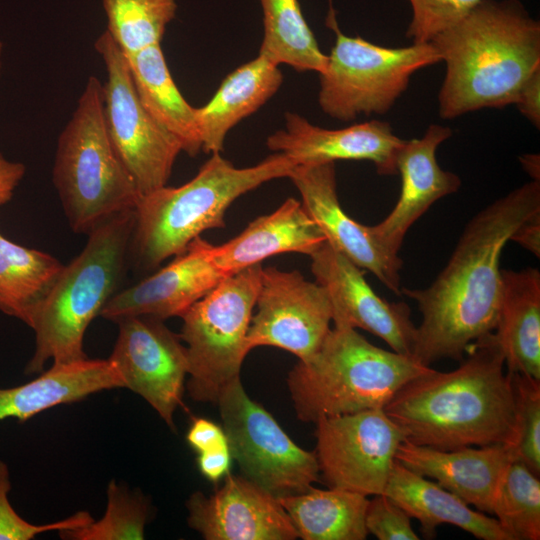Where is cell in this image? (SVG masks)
Returning <instances> with one entry per match:
<instances>
[{"label":"cell","mask_w":540,"mask_h":540,"mask_svg":"<svg viewBox=\"0 0 540 540\" xmlns=\"http://www.w3.org/2000/svg\"><path fill=\"white\" fill-rule=\"evenodd\" d=\"M540 214V181L510 191L465 226L446 266L424 289L402 287L422 315L412 357L425 366L461 361L468 347L495 329L502 288L500 257L511 235Z\"/></svg>","instance_id":"6da1fadb"},{"label":"cell","mask_w":540,"mask_h":540,"mask_svg":"<svg viewBox=\"0 0 540 540\" xmlns=\"http://www.w3.org/2000/svg\"><path fill=\"white\" fill-rule=\"evenodd\" d=\"M449 372L433 368L406 383L383 410L405 440L440 450L515 440L511 376L493 332L473 342Z\"/></svg>","instance_id":"7a4b0ae2"},{"label":"cell","mask_w":540,"mask_h":540,"mask_svg":"<svg viewBox=\"0 0 540 540\" xmlns=\"http://www.w3.org/2000/svg\"><path fill=\"white\" fill-rule=\"evenodd\" d=\"M430 43L446 65L442 119L514 104L540 68V22L519 0H481Z\"/></svg>","instance_id":"3957f363"},{"label":"cell","mask_w":540,"mask_h":540,"mask_svg":"<svg viewBox=\"0 0 540 540\" xmlns=\"http://www.w3.org/2000/svg\"><path fill=\"white\" fill-rule=\"evenodd\" d=\"M294 162L282 153L237 168L220 153L179 187L163 186L137 203L130 249L145 267H156L182 253L200 234L223 228L228 207L241 195L270 180L288 177Z\"/></svg>","instance_id":"277c9868"},{"label":"cell","mask_w":540,"mask_h":540,"mask_svg":"<svg viewBox=\"0 0 540 540\" xmlns=\"http://www.w3.org/2000/svg\"><path fill=\"white\" fill-rule=\"evenodd\" d=\"M432 368L370 343L334 323L318 350L287 376L296 416L303 422L384 408L409 381Z\"/></svg>","instance_id":"5b68a950"},{"label":"cell","mask_w":540,"mask_h":540,"mask_svg":"<svg viewBox=\"0 0 540 540\" xmlns=\"http://www.w3.org/2000/svg\"><path fill=\"white\" fill-rule=\"evenodd\" d=\"M134 223V210L111 217L88 234L83 250L64 266L30 326L35 350L27 374L41 373L50 360L67 363L87 358L86 330L117 292Z\"/></svg>","instance_id":"8992f818"},{"label":"cell","mask_w":540,"mask_h":540,"mask_svg":"<svg viewBox=\"0 0 540 540\" xmlns=\"http://www.w3.org/2000/svg\"><path fill=\"white\" fill-rule=\"evenodd\" d=\"M53 184L68 224L89 234L111 217L134 210L141 197L111 141L104 112L103 84L90 76L59 134Z\"/></svg>","instance_id":"52a82bcc"},{"label":"cell","mask_w":540,"mask_h":540,"mask_svg":"<svg viewBox=\"0 0 540 540\" xmlns=\"http://www.w3.org/2000/svg\"><path fill=\"white\" fill-rule=\"evenodd\" d=\"M262 265L223 278L182 316L179 337L188 358L190 397L217 403L223 389L240 378L250 352L247 332L260 287Z\"/></svg>","instance_id":"ba28073f"},{"label":"cell","mask_w":540,"mask_h":540,"mask_svg":"<svg viewBox=\"0 0 540 540\" xmlns=\"http://www.w3.org/2000/svg\"><path fill=\"white\" fill-rule=\"evenodd\" d=\"M327 25L336 39L319 74L318 103L334 119L351 121L361 114L386 113L416 71L441 61L431 43L390 48L343 34L331 5Z\"/></svg>","instance_id":"9c48e42d"},{"label":"cell","mask_w":540,"mask_h":540,"mask_svg":"<svg viewBox=\"0 0 540 540\" xmlns=\"http://www.w3.org/2000/svg\"><path fill=\"white\" fill-rule=\"evenodd\" d=\"M217 404L232 457L247 479L277 498L303 493L319 480L315 452L298 446L249 397L240 378L223 389Z\"/></svg>","instance_id":"30bf717a"},{"label":"cell","mask_w":540,"mask_h":540,"mask_svg":"<svg viewBox=\"0 0 540 540\" xmlns=\"http://www.w3.org/2000/svg\"><path fill=\"white\" fill-rule=\"evenodd\" d=\"M94 46L106 70L103 95L108 132L142 196L166 186L182 147L141 104L127 57L107 31Z\"/></svg>","instance_id":"8fae6325"},{"label":"cell","mask_w":540,"mask_h":540,"mask_svg":"<svg viewBox=\"0 0 540 540\" xmlns=\"http://www.w3.org/2000/svg\"><path fill=\"white\" fill-rule=\"evenodd\" d=\"M315 455L329 487L366 496L383 493L404 433L383 408L321 418Z\"/></svg>","instance_id":"7c38bea8"},{"label":"cell","mask_w":540,"mask_h":540,"mask_svg":"<svg viewBox=\"0 0 540 540\" xmlns=\"http://www.w3.org/2000/svg\"><path fill=\"white\" fill-rule=\"evenodd\" d=\"M255 305L257 311L247 332L249 351L273 346L304 361L318 350L331 329L328 292L297 270L262 268Z\"/></svg>","instance_id":"4fadbf2b"},{"label":"cell","mask_w":540,"mask_h":540,"mask_svg":"<svg viewBox=\"0 0 540 540\" xmlns=\"http://www.w3.org/2000/svg\"><path fill=\"white\" fill-rule=\"evenodd\" d=\"M116 323L119 332L109 359L125 388L141 396L175 430L174 414L182 405L188 375L185 345L158 318L132 316Z\"/></svg>","instance_id":"5bb4252c"},{"label":"cell","mask_w":540,"mask_h":540,"mask_svg":"<svg viewBox=\"0 0 540 540\" xmlns=\"http://www.w3.org/2000/svg\"><path fill=\"white\" fill-rule=\"evenodd\" d=\"M311 271L329 294L332 322L363 329L386 342L392 351L411 356L416 326L405 302H389L366 282L360 267L327 241L313 254Z\"/></svg>","instance_id":"9a60e30c"},{"label":"cell","mask_w":540,"mask_h":540,"mask_svg":"<svg viewBox=\"0 0 540 540\" xmlns=\"http://www.w3.org/2000/svg\"><path fill=\"white\" fill-rule=\"evenodd\" d=\"M210 495L186 501L187 522L206 540H294L297 531L278 498L243 475L228 473Z\"/></svg>","instance_id":"2e32d148"},{"label":"cell","mask_w":540,"mask_h":540,"mask_svg":"<svg viewBox=\"0 0 540 540\" xmlns=\"http://www.w3.org/2000/svg\"><path fill=\"white\" fill-rule=\"evenodd\" d=\"M288 178L326 241L400 295L402 259L377 240L370 226L358 223L343 210L337 195L335 163L294 166Z\"/></svg>","instance_id":"e0dca14e"},{"label":"cell","mask_w":540,"mask_h":540,"mask_svg":"<svg viewBox=\"0 0 540 540\" xmlns=\"http://www.w3.org/2000/svg\"><path fill=\"white\" fill-rule=\"evenodd\" d=\"M405 140L386 121L371 120L340 129H325L296 113L285 114V127L271 134L268 148L298 165L365 160L380 175L397 174V154Z\"/></svg>","instance_id":"ac0fdd59"},{"label":"cell","mask_w":540,"mask_h":540,"mask_svg":"<svg viewBox=\"0 0 540 540\" xmlns=\"http://www.w3.org/2000/svg\"><path fill=\"white\" fill-rule=\"evenodd\" d=\"M212 244L195 238L175 259L151 276L117 291L100 316L117 322L126 317L161 320L181 317L226 276L211 258Z\"/></svg>","instance_id":"d6986e66"},{"label":"cell","mask_w":540,"mask_h":540,"mask_svg":"<svg viewBox=\"0 0 540 540\" xmlns=\"http://www.w3.org/2000/svg\"><path fill=\"white\" fill-rule=\"evenodd\" d=\"M452 135L449 127L431 124L421 138L405 140L397 159L401 191L397 203L380 223L370 226L377 240L389 251L399 254L410 227L444 196L461 186L460 177L443 170L436 160V150Z\"/></svg>","instance_id":"ffe728a7"},{"label":"cell","mask_w":540,"mask_h":540,"mask_svg":"<svg viewBox=\"0 0 540 540\" xmlns=\"http://www.w3.org/2000/svg\"><path fill=\"white\" fill-rule=\"evenodd\" d=\"M395 459L411 471L436 480L478 511L492 514L499 481L515 458L511 446L504 444L440 450L404 440Z\"/></svg>","instance_id":"44dd1931"},{"label":"cell","mask_w":540,"mask_h":540,"mask_svg":"<svg viewBox=\"0 0 540 540\" xmlns=\"http://www.w3.org/2000/svg\"><path fill=\"white\" fill-rule=\"evenodd\" d=\"M325 242L324 233L302 203L288 198L274 212L256 218L236 237L212 245L211 258L228 276L278 254L295 252L310 256Z\"/></svg>","instance_id":"7402d4cb"},{"label":"cell","mask_w":540,"mask_h":540,"mask_svg":"<svg viewBox=\"0 0 540 540\" xmlns=\"http://www.w3.org/2000/svg\"><path fill=\"white\" fill-rule=\"evenodd\" d=\"M119 370L108 359L52 363L35 379L12 388L0 389V421L15 418L27 421L60 404L80 401L91 394L123 388Z\"/></svg>","instance_id":"603a6c76"},{"label":"cell","mask_w":540,"mask_h":540,"mask_svg":"<svg viewBox=\"0 0 540 540\" xmlns=\"http://www.w3.org/2000/svg\"><path fill=\"white\" fill-rule=\"evenodd\" d=\"M417 519L425 538H434L441 524H452L481 540H512L499 522L472 510L455 494L395 460L383 493Z\"/></svg>","instance_id":"cb8c5ba5"},{"label":"cell","mask_w":540,"mask_h":540,"mask_svg":"<svg viewBox=\"0 0 540 540\" xmlns=\"http://www.w3.org/2000/svg\"><path fill=\"white\" fill-rule=\"evenodd\" d=\"M501 298L493 336L508 373L540 379V272L502 269Z\"/></svg>","instance_id":"d4e9b609"},{"label":"cell","mask_w":540,"mask_h":540,"mask_svg":"<svg viewBox=\"0 0 540 540\" xmlns=\"http://www.w3.org/2000/svg\"><path fill=\"white\" fill-rule=\"evenodd\" d=\"M282 82L279 65L260 54L228 74L213 97L197 108L202 150L220 153L227 133L264 105Z\"/></svg>","instance_id":"484cf974"},{"label":"cell","mask_w":540,"mask_h":540,"mask_svg":"<svg viewBox=\"0 0 540 540\" xmlns=\"http://www.w3.org/2000/svg\"><path fill=\"white\" fill-rule=\"evenodd\" d=\"M139 100L150 116L180 143L182 151L195 156L202 150L197 108L176 86L160 44L127 57Z\"/></svg>","instance_id":"4316f807"},{"label":"cell","mask_w":540,"mask_h":540,"mask_svg":"<svg viewBox=\"0 0 540 540\" xmlns=\"http://www.w3.org/2000/svg\"><path fill=\"white\" fill-rule=\"evenodd\" d=\"M303 540H364L368 536L366 495L336 488L278 498Z\"/></svg>","instance_id":"83f0119b"},{"label":"cell","mask_w":540,"mask_h":540,"mask_svg":"<svg viewBox=\"0 0 540 540\" xmlns=\"http://www.w3.org/2000/svg\"><path fill=\"white\" fill-rule=\"evenodd\" d=\"M64 266L54 256L0 233V311L30 327Z\"/></svg>","instance_id":"f1b7e54d"},{"label":"cell","mask_w":540,"mask_h":540,"mask_svg":"<svg viewBox=\"0 0 540 540\" xmlns=\"http://www.w3.org/2000/svg\"><path fill=\"white\" fill-rule=\"evenodd\" d=\"M264 34L259 54L293 69L322 73L328 55L319 48L298 0H260Z\"/></svg>","instance_id":"f546056e"},{"label":"cell","mask_w":540,"mask_h":540,"mask_svg":"<svg viewBox=\"0 0 540 540\" xmlns=\"http://www.w3.org/2000/svg\"><path fill=\"white\" fill-rule=\"evenodd\" d=\"M106 31L126 57L160 44L174 19L176 0H103Z\"/></svg>","instance_id":"4dcf8cb0"},{"label":"cell","mask_w":540,"mask_h":540,"mask_svg":"<svg viewBox=\"0 0 540 540\" xmlns=\"http://www.w3.org/2000/svg\"><path fill=\"white\" fill-rule=\"evenodd\" d=\"M492 514L512 540L540 539V481L523 462L512 459L499 481Z\"/></svg>","instance_id":"1f68e13d"},{"label":"cell","mask_w":540,"mask_h":540,"mask_svg":"<svg viewBox=\"0 0 540 540\" xmlns=\"http://www.w3.org/2000/svg\"><path fill=\"white\" fill-rule=\"evenodd\" d=\"M149 516L147 497L111 480L103 517L80 528L60 531L59 535L66 540H141Z\"/></svg>","instance_id":"d6a6232c"},{"label":"cell","mask_w":540,"mask_h":540,"mask_svg":"<svg viewBox=\"0 0 540 540\" xmlns=\"http://www.w3.org/2000/svg\"><path fill=\"white\" fill-rule=\"evenodd\" d=\"M511 376L515 404L514 458L540 474V379L520 373Z\"/></svg>","instance_id":"836d02e7"},{"label":"cell","mask_w":540,"mask_h":540,"mask_svg":"<svg viewBox=\"0 0 540 540\" xmlns=\"http://www.w3.org/2000/svg\"><path fill=\"white\" fill-rule=\"evenodd\" d=\"M412 18L406 37L415 44L430 43L439 33L461 20L481 0H407Z\"/></svg>","instance_id":"e575fe53"},{"label":"cell","mask_w":540,"mask_h":540,"mask_svg":"<svg viewBox=\"0 0 540 540\" xmlns=\"http://www.w3.org/2000/svg\"><path fill=\"white\" fill-rule=\"evenodd\" d=\"M11 481L8 466L0 460V540H31L48 531L80 528L93 521L88 511H78L70 517L47 524H32L18 515L8 499Z\"/></svg>","instance_id":"d590c367"},{"label":"cell","mask_w":540,"mask_h":540,"mask_svg":"<svg viewBox=\"0 0 540 540\" xmlns=\"http://www.w3.org/2000/svg\"><path fill=\"white\" fill-rule=\"evenodd\" d=\"M408 514L384 494L369 500L365 526L379 540H418Z\"/></svg>","instance_id":"8d00e7d4"},{"label":"cell","mask_w":540,"mask_h":540,"mask_svg":"<svg viewBox=\"0 0 540 540\" xmlns=\"http://www.w3.org/2000/svg\"><path fill=\"white\" fill-rule=\"evenodd\" d=\"M186 440L198 454L229 446L223 427L205 418L193 420Z\"/></svg>","instance_id":"74e56055"},{"label":"cell","mask_w":540,"mask_h":540,"mask_svg":"<svg viewBox=\"0 0 540 540\" xmlns=\"http://www.w3.org/2000/svg\"><path fill=\"white\" fill-rule=\"evenodd\" d=\"M519 112L529 122L540 127V68L536 69L519 89L515 102Z\"/></svg>","instance_id":"f35d334b"},{"label":"cell","mask_w":540,"mask_h":540,"mask_svg":"<svg viewBox=\"0 0 540 540\" xmlns=\"http://www.w3.org/2000/svg\"><path fill=\"white\" fill-rule=\"evenodd\" d=\"M232 459L230 446H226L199 453L197 465L205 478L217 482L230 473Z\"/></svg>","instance_id":"ab89813d"},{"label":"cell","mask_w":540,"mask_h":540,"mask_svg":"<svg viewBox=\"0 0 540 540\" xmlns=\"http://www.w3.org/2000/svg\"><path fill=\"white\" fill-rule=\"evenodd\" d=\"M25 171L24 164L9 161L0 154V206L12 199Z\"/></svg>","instance_id":"60d3db41"},{"label":"cell","mask_w":540,"mask_h":540,"mask_svg":"<svg viewBox=\"0 0 540 540\" xmlns=\"http://www.w3.org/2000/svg\"><path fill=\"white\" fill-rule=\"evenodd\" d=\"M510 240L518 243L533 255L540 256V214L522 223L511 235Z\"/></svg>","instance_id":"b9f144b4"},{"label":"cell","mask_w":540,"mask_h":540,"mask_svg":"<svg viewBox=\"0 0 540 540\" xmlns=\"http://www.w3.org/2000/svg\"><path fill=\"white\" fill-rule=\"evenodd\" d=\"M525 171L533 180L539 181L540 157L538 154H527L519 158Z\"/></svg>","instance_id":"7bdbcfd3"},{"label":"cell","mask_w":540,"mask_h":540,"mask_svg":"<svg viewBox=\"0 0 540 540\" xmlns=\"http://www.w3.org/2000/svg\"><path fill=\"white\" fill-rule=\"evenodd\" d=\"M2 48H3V44L0 41V58H1V54H2ZM0 73H1V60H0Z\"/></svg>","instance_id":"ee69618b"}]
</instances>
